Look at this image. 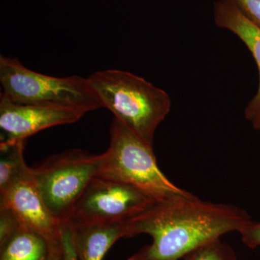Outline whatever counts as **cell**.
Wrapping results in <instances>:
<instances>
[{
  "mask_svg": "<svg viewBox=\"0 0 260 260\" xmlns=\"http://www.w3.org/2000/svg\"><path fill=\"white\" fill-rule=\"evenodd\" d=\"M234 205L203 201L194 195L158 201L128 222L132 237L148 234L151 244L129 260H180L207 243L251 221Z\"/></svg>",
  "mask_w": 260,
  "mask_h": 260,
  "instance_id": "6da1fadb",
  "label": "cell"
},
{
  "mask_svg": "<svg viewBox=\"0 0 260 260\" xmlns=\"http://www.w3.org/2000/svg\"><path fill=\"white\" fill-rule=\"evenodd\" d=\"M102 104L134 134L153 144L159 124L171 110L167 92L141 77L119 70L96 72L88 78Z\"/></svg>",
  "mask_w": 260,
  "mask_h": 260,
  "instance_id": "7a4b0ae2",
  "label": "cell"
},
{
  "mask_svg": "<svg viewBox=\"0 0 260 260\" xmlns=\"http://www.w3.org/2000/svg\"><path fill=\"white\" fill-rule=\"evenodd\" d=\"M110 144L102 155L99 176L134 186L157 201L187 198L189 191L172 182L160 170L149 144L114 118Z\"/></svg>",
  "mask_w": 260,
  "mask_h": 260,
  "instance_id": "3957f363",
  "label": "cell"
},
{
  "mask_svg": "<svg viewBox=\"0 0 260 260\" xmlns=\"http://www.w3.org/2000/svg\"><path fill=\"white\" fill-rule=\"evenodd\" d=\"M0 95L16 104L63 106L85 113L102 107L88 78L42 74L12 56H0Z\"/></svg>",
  "mask_w": 260,
  "mask_h": 260,
  "instance_id": "277c9868",
  "label": "cell"
},
{
  "mask_svg": "<svg viewBox=\"0 0 260 260\" xmlns=\"http://www.w3.org/2000/svg\"><path fill=\"white\" fill-rule=\"evenodd\" d=\"M102 155L66 150L30 167L38 190L51 214L61 223L94 178L99 176Z\"/></svg>",
  "mask_w": 260,
  "mask_h": 260,
  "instance_id": "5b68a950",
  "label": "cell"
},
{
  "mask_svg": "<svg viewBox=\"0 0 260 260\" xmlns=\"http://www.w3.org/2000/svg\"><path fill=\"white\" fill-rule=\"evenodd\" d=\"M156 200L134 186L97 176L61 224L124 223L153 206Z\"/></svg>",
  "mask_w": 260,
  "mask_h": 260,
  "instance_id": "8992f818",
  "label": "cell"
},
{
  "mask_svg": "<svg viewBox=\"0 0 260 260\" xmlns=\"http://www.w3.org/2000/svg\"><path fill=\"white\" fill-rule=\"evenodd\" d=\"M85 114L63 106L16 104L0 95L1 143L25 141L42 130L76 122Z\"/></svg>",
  "mask_w": 260,
  "mask_h": 260,
  "instance_id": "52a82bcc",
  "label": "cell"
},
{
  "mask_svg": "<svg viewBox=\"0 0 260 260\" xmlns=\"http://www.w3.org/2000/svg\"><path fill=\"white\" fill-rule=\"evenodd\" d=\"M0 206L10 208L22 226L40 234L48 243L60 239L62 225L48 209L32 179L30 167L0 191Z\"/></svg>",
  "mask_w": 260,
  "mask_h": 260,
  "instance_id": "ba28073f",
  "label": "cell"
},
{
  "mask_svg": "<svg viewBox=\"0 0 260 260\" xmlns=\"http://www.w3.org/2000/svg\"><path fill=\"white\" fill-rule=\"evenodd\" d=\"M215 21L218 27L237 36L250 51L259 71L257 91L246 106L244 114L251 123L260 119V28L251 21L234 0H218L215 5Z\"/></svg>",
  "mask_w": 260,
  "mask_h": 260,
  "instance_id": "9c48e42d",
  "label": "cell"
},
{
  "mask_svg": "<svg viewBox=\"0 0 260 260\" xmlns=\"http://www.w3.org/2000/svg\"><path fill=\"white\" fill-rule=\"evenodd\" d=\"M73 230L77 260H103L122 238H132L128 222L83 224Z\"/></svg>",
  "mask_w": 260,
  "mask_h": 260,
  "instance_id": "30bf717a",
  "label": "cell"
},
{
  "mask_svg": "<svg viewBox=\"0 0 260 260\" xmlns=\"http://www.w3.org/2000/svg\"><path fill=\"white\" fill-rule=\"evenodd\" d=\"M0 249V260H47L49 243L21 225Z\"/></svg>",
  "mask_w": 260,
  "mask_h": 260,
  "instance_id": "8fae6325",
  "label": "cell"
},
{
  "mask_svg": "<svg viewBox=\"0 0 260 260\" xmlns=\"http://www.w3.org/2000/svg\"><path fill=\"white\" fill-rule=\"evenodd\" d=\"M25 143H0V191L6 189L28 169L23 156Z\"/></svg>",
  "mask_w": 260,
  "mask_h": 260,
  "instance_id": "7c38bea8",
  "label": "cell"
},
{
  "mask_svg": "<svg viewBox=\"0 0 260 260\" xmlns=\"http://www.w3.org/2000/svg\"><path fill=\"white\" fill-rule=\"evenodd\" d=\"M182 259L238 260L235 251L229 244L223 242L220 238L200 246Z\"/></svg>",
  "mask_w": 260,
  "mask_h": 260,
  "instance_id": "4fadbf2b",
  "label": "cell"
},
{
  "mask_svg": "<svg viewBox=\"0 0 260 260\" xmlns=\"http://www.w3.org/2000/svg\"><path fill=\"white\" fill-rule=\"evenodd\" d=\"M21 226L18 218L10 208L0 206V246Z\"/></svg>",
  "mask_w": 260,
  "mask_h": 260,
  "instance_id": "5bb4252c",
  "label": "cell"
},
{
  "mask_svg": "<svg viewBox=\"0 0 260 260\" xmlns=\"http://www.w3.org/2000/svg\"><path fill=\"white\" fill-rule=\"evenodd\" d=\"M241 239L246 246L251 249L260 246V223L251 221L239 232Z\"/></svg>",
  "mask_w": 260,
  "mask_h": 260,
  "instance_id": "9a60e30c",
  "label": "cell"
},
{
  "mask_svg": "<svg viewBox=\"0 0 260 260\" xmlns=\"http://www.w3.org/2000/svg\"><path fill=\"white\" fill-rule=\"evenodd\" d=\"M61 225V242L63 260H77L73 230L64 224Z\"/></svg>",
  "mask_w": 260,
  "mask_h": 260,
  "instance_id": "2e32d148",
  "label": "cell"
},
{
  "mask_svg": "<svg viewBox=\"0 0 260 260\" xmlns=\"http://www.w3.org/2000/svg\"><path fill=\"white\" fill-rule=\"evenodd\" d=\"M251 21L260 28V0H234Z\"/></svg>",
  "mask_w": 260,
  "mask_h": 260,
  "instance_id": "e0dca14e",
  "label": "cell"
},
{
  "mask_svg": "<svg viewBox=\"0 0 260 260\" xmlns=\"http://www.w3.org/2000/svg\"><path fill=\"white\" fill-rule=\"evenodd\" d=\"M47 260H63L61 238L59 240L49 243V254H48Z\"/></svg>",
  "mask_w": 260,
  "mask_h": 260,
  "instance_id": "ac0fdd59",
  "label": "cell"
},
{
  "mask_svg": "<svg viewBox=\"0 0 260 260\" xmlns=\"http://www.w3.org/2000/svg\"><path fill=\"white\" fill-rule=\"evenodd\" d=\"M253 127L255 128L256 129L260 130V119L259 120L256 121L255 122L253 123Z\"/></svg>",
  "mask_w": 260,
  "mask_h": 260,
  "instance_id": "d6986e66",
  "label": "cell"
},
{
  "mask_svg": "<svg viewBox=\"0 0 260 260\" xmlns=\"http://www.w3.org/2000/svg\"><path fill=\"white\" fill-rule=\"evenodd\" d=\"M127 260H129V259H127Z\"/></svg>",
  "mask_w": 260,
  "mask_h": 260,
  "instance_id": "ffe728a7",
  "label": "cell"
}]
</instances>
